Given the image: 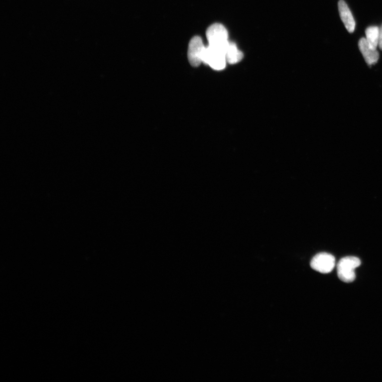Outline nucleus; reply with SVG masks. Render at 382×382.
<instances>
[{
  "label": "nucleus",
  "mask_w": 382,
  "mask_h": 382,
  "mask_svg": "<svg viewBox=\"0 0 382 382\" xmlns=\"http://www.w3.org/2000/svg\"><path fill=\"white\" fill-rule=\"evenodd\" d=\"M335 266V258L328 253H320L316 254L311 262V266L313 269L324 274L331 273Z\"/></svg>",
  "instance_id": "nucleus-4"
},
{
  "label": "nucleus",
  "mask_w": 382,
  "mask_h": 382,
  "mask_svg": "<svg viewBox=\"0 0 382 382\" xmlns=\"http://www.w3.org/2000/svg\"><path fill=\"white\" fill-rule=\"evenodd\" d=\"M206 47L200 37L195 36L191 40L189 44L188 57L192 67H198L202 63V55Z\"/></svg>",
  "instance_id": "nucleus-5"
},
{
  "label": "nucleus",
  "mask_w": 382,
  "mask_h": 382,
  "mask_svg": "<svg viewBox=\"0 0 382 382\" xmlns=\"http://www.w3.org/2000/svg\"><path fill=\"white\" fill-rule=\"evenodd\" d=\"M361 262L355 257H347L342 258L337 265V273L340 280L346 283L355 281V269L360 266Z\"/></svg>",
  "instance_id": "nucleus-2"
},
{
  "label": "nucleus",
  "mask_w": 382,
  "mask_h": 382,
  "mask_svg": "<svg viewBox=\"0 0 382 382\" xmlns=\"http://www.w3.org/2000/svg\"><path fill=\"white\" fill-rule=\"evenodd\" d=\"M206 36L210 47L225 54L229 42L226 28L220 24L211 25L206 32Z\"/></svg>",
  "instance_id": "nucleus-1"
},
{
  "label": "nucleus",
  "mask_w": 382,
  "mask_h": 382,
  "mask_svg": "<svg viewBox=\"0 0 382 382\" xmlns=\"http://www.w3.org/2000/svg\"><path fill=\"white\" fill-rule=\"evenodd\" d=\"M359 50L367 63L370 65L375 64L379 59V53L376 50L372 49L366 39L362 38L358 43Z\"/></svg>",
  "instance_id": "nucleus-7"
},
{
  "label": "nucleus",
  "mask_w": 382,
  "mask_h": 382,
  "mask_svg": "<svg viewBox=\"0 0 382 382\" xmlns=\"http://www.w3.org/2000/svg\"><path fill=\"white\" fill-rule=\"evenodd\" d=\"M227 62L234 64L239 62L243 59L244 54L239 51L235 43L230 42L225 53Z\"/></svg>",
  "instance_id": "nucleus-8"
},
{
  "label": "nucleus",
  "mask_w": 382,
  "mask_h": 382,
  "mask_svg": "<svg viewBox=\"0 0 382 382\" xmlns=\"http://www.w3.org/2000/svg\"><path fill=\"white\" fill-rule=\"evenodd\" d=\"M225 54L215 49L206 46L202 55V63L209 65L213 69L220 71L226 66Z\"/></svg>",
  "instance_id": "nucleus-3"
},
{
  "label": "nucleus",
  "mask_w": 382,
  "mask_h": 382,
  "mask_svg": "<svg viewBox=\"0 0 382 382\" xmlns=\"http://www.w3.org/2000/svg\"><path fill=\"white\" fill-rule=\"evenodd\" d=\"M339 14L342 22L347 31L352 33L355 31L356 23L347 4L340 0L338 3Z\"/></svg>",
  "instance_id": "nucleus-6"
},
{
  "label": "nucleus",
  "mask_w": 382,
  "mask_h": 382,
  "mask_svg": "<svg viewBox=\"0 0 382 382\" xmlns=\"http://www.w3.org/2000/svg\"><path fill=\"white\" fill-rule=\"evenodd\" d=\"M378 46L379 49L382 50V26L379 29Z\"/></svg>",
  "instance_id": "nucleus-10"
},
{
  "label": "nucleus",
  "mask_w": 382,
  "mask_h": 382,
  "mask_svg": "<svg viewBox=\"0 0 382 382\" xmlns=\"http://www.w3.org/2000/svg\"><path fill=\"white\" fill-rule=\"evenodd\" d=\"M366 40L370 47L376 50L378 45L379 29L376 26L369 27L366 30Z\"/></svg>",
  "instance_id": "nucleus-9"
}]
</instances>
